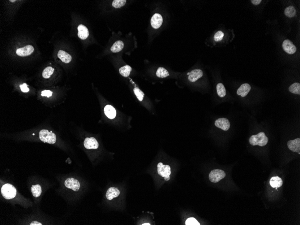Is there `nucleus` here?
<instances>
[{"mask_svg":"<svg viewBox=\"0 0 300 225\" xmlns=\"http://www.w3.org/2000/svg\"><path fill=\"white\" fill-rule=\"evenodd\" d=\"M224 36V33L221 31H219L215 34L214 36V40L215 41L218 42L222 40Z\"/></svg>","mask_w":300,"mask_h":225,"instance_id":"c756f323","label":"nucleus"},{"mask_svg":"<svg viewBox=\"0 0 300 225\" xmlns=\"http://www.w3.org/2000/svg\"><path fill=\"white\" fill-rule=\"evenodd\" d=\"M297 14L295 8L293 6H289L285 10V14L289 18L294 17Z\"/></svg>","mask_w":300,"mask_h":225,"instance_id":"4be33fe9","label":"nucleus"},{"mask_svg":"<svg viewBox=\"0 0 300 225\" xmlns=\"http://www.w3.org/2000/svg\"><path fill=\"white\" fill-rule=\"evenodd\" d=\"M186 225H199L200 223H199L196 219L194 218H188L186 221Z\"/></svg>","mask_w":300,"mask_h":225,"instance_id":"7c9ffc66","label":"nucleus"},{"mask_svg":"<svg viewBox=\"0 0 300 225\" xmlns=\"http://www.w3.org/2000/svg\"><path fill=\"white\" fill-rule=\"evenodd\" d=\"M31 225H42L41 223H39V222H37V221H33V222H32L30 224Z\"/></svg>","mask_w":300,"mask_h":225,"instance_id":"f704fd0d","label":"nucleus"},{"mask_svg":"<svg viewBox=\"0 0 300 225\" xmlns=\"http://www.w3.org/2000/svg\"><path fill=\"white\" fill-rule=\"evenodd\" d=\"M251 2L253 4L255 5V6H258L261 3L262 1L261 0H252Z\"/></svg>","mask_w":300,"mask_h":225,"instance_id":"72a5a7b5","label":"nucleus"},{"mask_svg":"<svg viewBox=\"0 0 300 225\" xmlns=\"http://www.w3.org/2000/svg\"><path fill=\"white\" fill-rule=\"evenodd\" d=\"M78 37L81 40H85L89 35L88 28L84 25L80 24L78 27Z\"/></svg>","mask_w":300,"mask_h":225,"instance_id":"f3484780","label":"nucleus"},{"mask_svg":"<svg viewBox=\"0 0 300 225\" xmlns=\"http://www.w3.org/2000/svg\"><path fill=\"white\" fill-rule=\"evenodd\" d=\"M20 87L21 90H22V92L27 93L29 91V89L28 87L26 84L24 83L21 84V85H20Z\"/></svg>","mask_w":300,"mask_h":225,"instance_id":"2f4dec72","label":"nucleus"},{"mask_svg":"<svg viewBox=\"0 0 300 225\" xmlns=\"http://www.w3.org/2000/svg\"><path fill=\"white\" fill-rule=\"evenodd\" d=\"M283 180L279 177H272L270 181V184L272 188H280L283 185Z\"/></svg>","mask_w":300,"mask_h":225,"instance_id":"6ab92c4d","label":"nucleus"},{"mask_svg":"<svg viewBox=\"0 0 300 225\" xmlns=\"http://www.w3.org/2000/svg\"><path fill=\"white\" fill-rule=\"evenodd\" d=\"M283 49L287 53L289 54H293L297 51V48L289 40H285L284 41L282 45Z\"/></svg>","mask_w":300,"mask_h":225,"instance_id":"0eeeda50","label":"nucleus"},{"mask_svg":"<svg viewBox=\"0 0 300 225\" xmlns=\"http://www.w3.org/2000/svg\"><path fill=\"white\" fill-rule=\"evenodd\" d=\"M120 191L117 188L112 187L108 189L106 194L107 199L109 201L113 200L114 198L117 197L120 195Z\"/></svg>","mask_w":300,"mask_h":225,"instance_id":"2eb2a0df","label":"nucleus"},{"mask_svg":"<svg viewBox=\"0 0 300 225\" xmlns=\"http://www.w3.org/2000/svg\"><path fill=\"white\" fill-rule=\"evenodd\" d=\"M131 71V67L128 65L122 67L119 69V72H120V74L122 75V76L125 77L129 76Z\"/></svg>","mask_w":300,"mask_h":225,"instance_id":"412c9836","label":"nucleus"},{"mask_svg":"<svg viewBox=\"0 0 300 225\" xmlns=\"http://www.w3.org/2000/svg\"><path fill=\"white\" fill-rule=\"evenodd\" d=\"M158 174L164 178L169 177L171 175V168L168 165H163L160 162L157 165Z\"/></svg>","mask_w":300,"mask_h":225,"instance_id":"423d86ee","label":"nucleus"},{"mask_svg":"<svg viewBox=\"0 0 300 225\" xmlns=\"http://www.w3.org/2000/svg\"><path fill=\"white\" fill-rule=\"evenodd\" d=\"M289 149L294 152H300V138H297L294 140H290L287 142Z\"/></svg>","mask_w":300,"mask_h":225,"instance_id":"ddd939ff","label":"nucleus"},{"mask_svg":"<svg viewBox=\"0 0 300 225\" xmlns=\"http://www.w3.org/2000/svg\"><path fill=\"white\" fill-rule=\"evenodd\" d=\"M289 90L290 92L294 94H300V84L299 83H294L290 85L289 87Z\"/></svg>","mask_w":300,"mask_h":225,"instance_id":"a878e982","label":"nucleus"},{"mask_svg":"<svg viewBox=\"0 0 300 225\" xmlns=\"http://www.w3.org/2000/svg\"><path fill=\"white\" fill-rule=\"evenodd\" d=\"M162 16L160 14L156 13L151 19V25L155 29H158L161 26L163 23Z\"/></svg>","mask_w":300,"mask_h":225,"instance_id":"9b49d317","label":"nucleus"},{"mask_svg":"<svg viewBox=\"0 0 300 225\" xmlns=\"http://www.w3.org/2000/svg\"><path fill=\"white\" fill-rule=\"evenodd\" d=\"M64 185L67 188L71 189L74 192L79 191L80 187L79 181L73 178H67L64 182Z\"/></svg>","mask_w":300,"mask_h":225,"instance_id":"39448f33","label":"nucleus"},{"mask_svg":"<svg viewBox=\"0 0 300 225\" xmlns=\"http://www.w3.org/2000/svg\"><path fill=\"white\" fill-rule=\"evenodd\" d=\"M251 86L249 84H243L237 90V95L241 96L242 97H244L248 95L251 90Z\"/></svg>","mask_w":300,"mask_h":225,"instance_id":"4468645a","label":"nucleus"},{"mask_svg":"<svg viewBox=\"0 0 300 225\" xmlns=\"http://www.w3.org/2000/svg\"><path fill=\"white\" fill-rule=\"evenodd\" d=\"M39 138L42 142L49 144H54L56 141V135L46 129L41 130L39 133Z\"/></svg>","mask_w":300,"mask_h":225,"instance_id":"7ed1b4c3","label":"nucleus"},{"mask_svg":"<svg viewBox=\"0 0 300 225\" xmlns=\"http://www.w3.org/2000/svg\"><path fill=\"white\" fill-rule=\"evenodd\" d=\"M215 125L217 128L227 131L230 127V123L229 120L225 118H221L215 121Z\"/></svg>","mask_w":300,"mask_h":225,"instance_id":"6e6552de","label":"nucleus"},{"mask_svg":"<svg viewBox=\"0 0 300 225\" xmlns=\"http://www.w3.org/2000/svg\"><path fill=\"white\" fill-rule=\"evenodd\" d=\"M126 2V0H115L113 1L112 5L115 8H119L123 6Z\"/></svg>","mask_w":300,"mask_h":225,"instance_id":"c85d7f7f","label":"nucleus"},{"mask_svg":"<svg viewBox=\"0 0 300 225\" xmlns=\"http://www.w3.org/2000/svg\"><path fill=\"white\" fill-rule=\"evenodd\" d=\"M134 92L136 97H137L138 100L141 102L143 101L144 96V93L142 92L140 89L138 88H135L134 89Z\"/></svg>","mask_w":300,"mask_h":225,"instance_id":"cd10ccee","label":"nucleus"},{"mask_svg":"<svg viewBox=\"0 0 300 225\" xmlns=\"http://www.w3.org/2000/svg\"><path fill=\"white\" fill-rule=\"evenodd\" d=\"M216 92L218 96L221 97H224L226 95V90L223 84L218 83L216 85Z\"/></svg>","mask_w":300,"mask_h":225,"instance_id":"b1692460","label":"nucleus"},{"mask_svg":"<svg viewBox=\"0 0 300 225\" xmlns=\"http://www.w3.org/2000/svg\"><path fill=\"white\" fill-rule=\"evenodd\" d=\"M1 193L3 197L10 200L15 197L17 194L16 189L11 184H5L1 188Z\"/></svg>","mask_w":300,"mask_h":225,"instance_id":"f03ea898","label":"nucleus"},{"mask_svg":"<svg viewBox=\"0 0 300 225\" xmlns=\"http://www.w3.org/2000/svg\"><path fill=\"white\" fill-rule=\"evenodd\" d=\"M58 57L61 60L62 62L65 63H69L71 61L72 57L69 54L64 51L60 50L58 53Z\"/></svg>","mask_w":300,"mask_h":225,"instance_id":"a211bd4d","label":"nucleus"},{"mask_svg":"<svg viewBox=\"0 0 300 225\" xmlns=\"http://www.w3.org/2000/svg\"><path fill=\"white\" fill-rule=\"evenodd\" d=\"M52 92L50 90H44L41 92V95L42 96H46L49 97L52 96Z\"/></svg>","mask_w":300,"mask_h":225,"instance_id":"473e14b6","label":"nucleus"},{"mask_svg":"<svg viewBox=\"0 0 300 225\" xmlns=\"http://www.w3.org/2000/svg\"><path fill=\"white\" fill-rule=\"evenodd\" d=\"M157 76L159 78H165L169 76L168 71L163 67H160L157 70Z\"/></svg>","mask_w":300,"mask_h":225,"instance_id":"393cba45","label":"nucleus"},{"mask_svg":"<svg viewBox=\"0 0 300 225\" xmlns=\"http://www.w3.org/2000/svg\"><path fill=\"white\" fill-rule=\"evenodd\" d=\"M225 175L226 174L223 170L218 169L214 170L211 171L209 174V180L212 183H216L225 178Z\"/></svg>","mask_w":300,"mask_h":225,"instance_id":"20e7f679","label":"nucleus"},{"mask_svg":"<svg viewBox=\"0 0 300 225\" xmlns=\"http://www.w3.org/2000/svg\"><path fill=\"white\" fill-rule=\"evenodd\" d=\"M188 79L189 80L190 82H194L202 77L203 76V72L200 69H195L188 73Z\"/></svg>","mask_w":300,"mask_h":225,"instance_id":"9d476101","label":"nucleus"},{"mask_svg":"<svg viewBox=\"0 0 300 225\" xmlns=\"http://www.w3.org/2000/svg\"><path fill=\"white\" fill-rule=\"evenodd\" d=\"M11 2H15V1H11Z\"/></svg>","mask_w":300,"mask_h":225,"instance_id":"4c0bfd02","label":"nucleus"},{"mask_svg":"<svg viewBox=\"0 0 300 225\" xmlns=\"http://www.w3.org/2000/svg\"><path fill=\"white\" fill-rule=\"evenodd\" d=\"M142 225H151L150 223H144Z\"/></svg>","mask_w":300,"mask_h":225,"instance_id":"e433bc0d","label":"nucleus"},{"mask_svg":"<svg viewBox=\"0 0 300 225\" xmlns=\"http://www.w3.org/2000/svg\"><path fill=\"white\" fill-rule=\"evenodd\" d=\"M268 142V138L264 132H260L257 135H253L249 138V143L252 146H258L264 147Z\"/></svg>","mask_w":300,"mask_h":225,"instance_id":"f257e3e1","label":"nucleus"},{"mask_svg":"<svg viewBox=\"0 0 300 225\" xmlns=\"http://www.w3.org/2000/svg\"><path fill=\"white\" fill-rule=\"evenodd\" d=\"M164 179H165V181H169V180H170V176H169V177H166V178H164Z\"/></svg>","mask_w":300,"mask_h":225,"instance_id":"c9c22d12","label":"nucleus"},{"mask_svg":"<svg viewBox=\"0 0 300 225\" xmlns=\"http://www.w3.org/2000/svg\"><path fill=\"white\" fill-rule=\"evenodd\" d=\"M124 46V44L122 41H118L114 43L111 48V50L113 53H117L121 51Z\"/></svg>","mask_w":300,"mask_h":225,"instance_id":"aec40b11","label":"nucleus"},{"mask_svg":"<svg viewBox=\"0 0 300 225\" xmlns=\"http://www.w3.org/2000/svg\"><path fill=\"white\" fill-rule=\"evenodd\" d=\"M31 191L32 195L36 198L40 197L42 193L41 187L38 184L32 186L31 188Z\"/></svg>","mask_w":300,"mask_h":225,"instance_id":"5701e85b","label":"nucleus"},{"mask_svg":"<svg viewBox=\"0 0 300 225\" xmlns=\"http://www.w3.org/2000/svg\"><path fill=\"white\" fill-rule=\"evenodd\" d=\"M54 71V69L51 67H47L42 72V76L44 78H49Z\"/></svg>","mask_w":300,"mask_h":225,"instance_id":"bb28decb","label":"nucleus"},{"mask_svg":"<svg viewBox=\"0 0 300 225\" xmlns=\"http://www.w3.org/2000/svg\"><path fill=\"white\" fill-rule=\"evenodd\" d=\"M104 111L106 116L110 119H114L117 115L116 109L110 105H107L105 106Z\"/></svg>","mask_w":300,"mask_h":225,"instance_id":"dca6fc26","label":"nucleus"},{"mask_svg":"<svg viewBox=\"0 0 300 225\" xmlns=\"http://www.w3.org/2000/svg\"><path fill=\"white\" fill-rule=\"evenodd\" d=\"M84 147L87 149H96L99 147L98 141L94 137L86 138L84 142Z\"/></svg>","mask_w":300,"mask_h":225,"instance_id":"1a4fd4ad","label":"nucleus"},{"mask_svg":"<svg viewBox=\"0 0 300 225\" xmlns=\"http://www.w3.org/2000/svg\"><path fill=\"white\" fill-rule=\"evenodd\" d=\"M34 50V49L32 45H28L18 49L16 50V54L19 56H27L33 53Z\"/></svg>","mask_w":300,"mask_h":225,"instance_id":"f8f14e48","label":"nucleus"}]
</instances>
